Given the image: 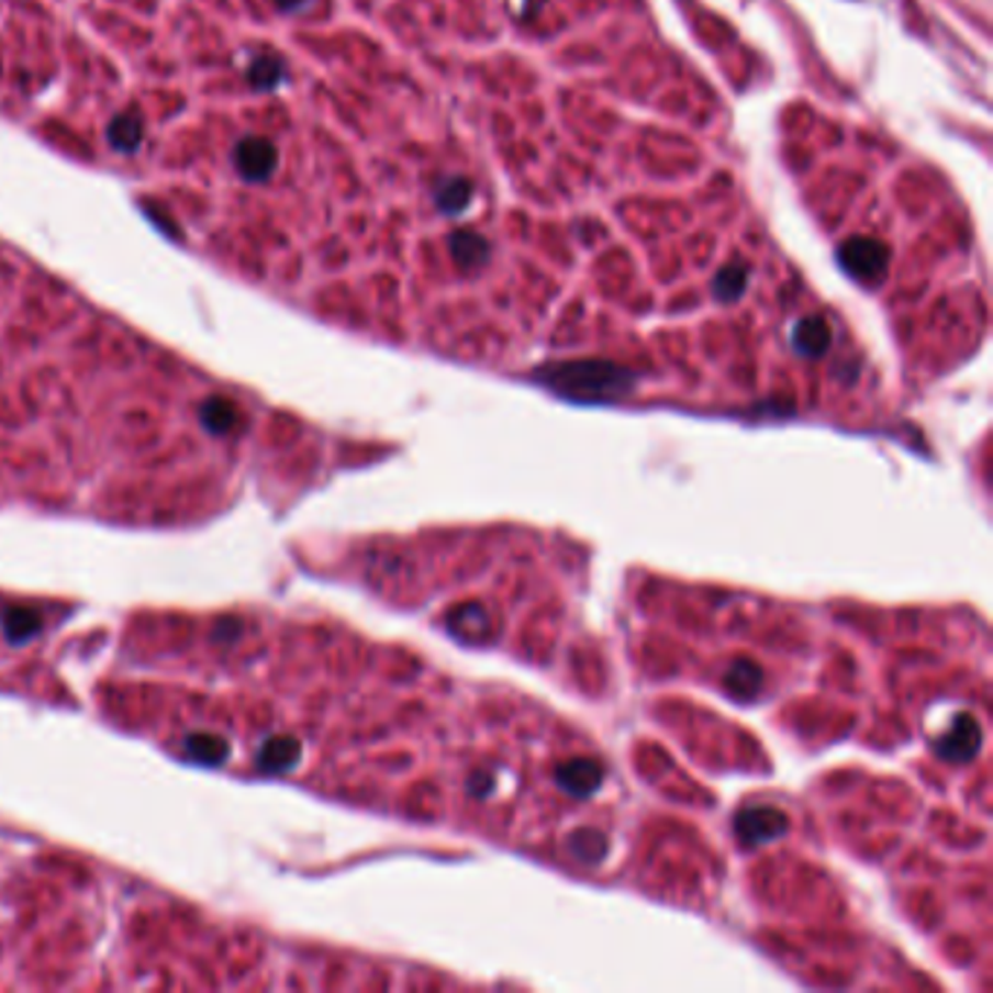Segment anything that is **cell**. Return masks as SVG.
Segmentation results:
<instances>
[{"label":"cell","instance_id":"11","mask_svg":"<svg viewBox=\"0 0 993 993\" xmlns=\"http://www.w3.org/2000/svg\"><path fill=\"white\" fill-rule=\"evenodd\" d=\"M484 254V243L472 234H460V239L455 243V257L464 263V266H476L478 259Z\"/></svg>","mask_w":993,"mask_h":993},{"label":"cell","instance_id":"14","mask_svg":"<svg viewBox=\"0 0 993 993\" xmlns=\"http://www.w3.org/2000/svg\"><path fill=\"white\" fill-rule=\"evenodd\" d=\"M277 3H280L283 9H301L303 7V0H277Z\"/></svg>","mask_w":993,"mask_h":993},{"label":"cell","instance_id":"9","mask_svg":"<svg viewBox=\"0 0 993 993\" xmlns=\"http://www.w3.org/2000/svg\"><path fill=\"white\" fill-rule=\"evenodd\" d=\"M248 82L254 85V88H259V91H271V88H275V85H280V79H283V62L277 59V56H271V53H263V56H257V59L250 62V67H248Z\"/></svg>","mask_w":993,"mask_h":993},{"label":"cell","instance_id":"2","mask_svg":"<svg viewBox=\"0 0 993 993\" xmlns=\"http://www.w3.org/2000/svg\"><path fill=\"white\" fill-rule=\"evenodd\" d=\"M234 164L236 172L245 178V181H268L275 176L277 169V146L268 137H259V134H245L243 141L236 143L234 149Z\"/></svg>","mask_w":993,"mask_h":993},{"label":"cell","instance_id":"13","mask_svg":"<svg viewBox=\"0 0 993 993\" xmlns=\"http://www.w3.org/2000/svg\"><path fill=\"white\" fill-rule=\"evenodd\" d=\"M744 283H746L744 268H728L726 275L719 277V294H723V298H737V294L744 292Z\"/></svg>","mask_w":993,"mask_h":993},{"label":"cell","instance_id":"7","mask_svg":"<svg viewBox=\"0 0 993 993\" xmlns=\"http://www.w3.org/2000/svg\"><path fill=\"white\" fill-rule=\"evenodd\" d=\"M143 141V120L134 111H125L109 125V143L118 152H134Z\"/></svg>","mask_w":993,"mask_h":993},{"label":"cell","instance_id":"6","mask_svg":"<svg viewBox=\"0 0 993 993\" xmlns=\"http://www.w3.org/2000/svg\"><path fill=\"white\" fill-rule=\"evenodd\" d=\"M979 746H982V726L973 714H959L944 732V740H938V755L947 760H970L977 758Z\"/></svg>","mask_w":993,"mask_h":993},{"label":"cell","instance_id":"8","mask_svg":"<svg viewBox=\"0 0 993 993\" xmlns=\"http://www.w3.org/2000/svg\"><path fill=\"white\" fill-rule=\"evenodd\" d=\"M793 342L807 356H822L827 350V344H830V333H827V324L822 317H807L795 330Z\"/></svg>","mask_w":993,"mask_h":993},{"label":"cell","instance_id":"10","mask_svg":"<svg viewBox=\"0 0 993 993\" xmlns=\"http://www.w3.org/2000/svg\"><path fill=\"white\" fill-rule=\"evenodd\" d=\"M758 684H760V673L751 661H744V665L732 670V677H728V688H732L735 693H751L755 688H758Z\"/></svg>","mask_w":993,"mask_h":993},{"label":"cell","instance_id":"5","mask_svg":"<svg viewBox=\"0 0 993 993\" xmlns=\"http://www.w3.org/2000/svg\"><path fill=\"white\" fill-rule=\"evenodd\" d=\"M554 778H557L559 790H566L568 795L589 799L603 784V767L592 758H574L554 769Z\"/></svg>","mask_w":993,"mask_h":993},{"label":"cell","instance_id":"1","mask_svg":"<svg viewBox=\"0 0 993 993\" xmlns=\"http://www.w3.org/2000/svg\"><path fill=\"white\" fill-rule=\"evenodd\" d=\"M548 382L559 393L577 397V400H606L626 388V373L612 365H566V368L548 370Z\"/></svg>","mask_w":993,"mask_h":993},{"label":"cell","instance_id":"3","mask_svg":"<svg viewBox=\"0 0 993 993\" xmlns=\"http://www.w3.org/2000/svg\"><path fill=\"white\" fill-rule=\"evenodd\" d=\"M885 259H889V254L874 239H853L839 250V263H843L845 271L857 280H866V283L883 277Z\"/></svg>","mask_w":993,"mask_h":993},{"label":"cell","instance_id":"4","mask_svg":"<svg viewBox=\"0 0 993 993\" xmlns=\"http://www.w3.org/2000/svg\"><path fill=\"white\" fill-rule=\"evenodd\" d=\"M737 836L746 845H767L786 830V816L776 807H751L737 816Z\"/></svg>","mask_w":993,"mask_h":993},{"label":"cell","instance_id":"12","mask_svg":"<svg viewBox=\"0 0 993 993\" xmlns=\"http://www.w3.org/2000/svg\"><path fill=\"white\" fill-rule=\"evenodd\" d=\"M467 201H469V185H464V181H451V185L440 192L443 210H460L464 204H467Z\"/></svg>","mask_w":993,"mask_h":993}]
</instances>
